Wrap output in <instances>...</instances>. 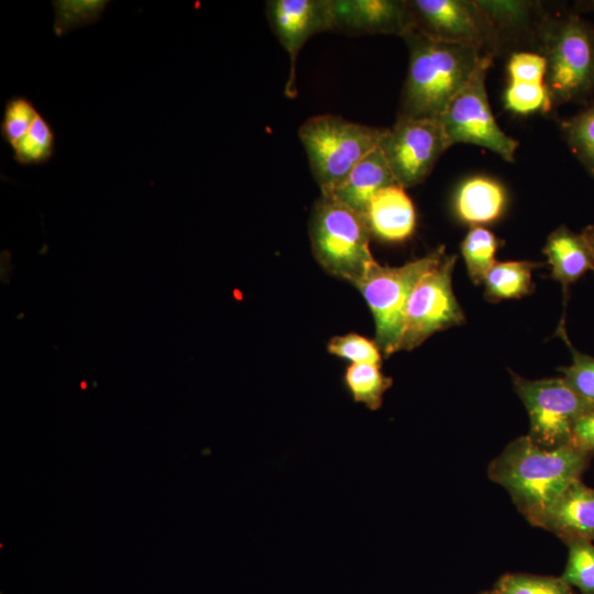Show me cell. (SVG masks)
<instances>
[{"label": "cell", "instance_id": "31", "mask_svg": "<svg viewBox=\"0 0 594 594\" xmlns=\"http://www.w3.org/2000/svg\"><path fill=\"white\" fill-rule=\"evenodd\" d=\"M330 354L342 358L351 364H375L381 366V350L375 341L356 333L337 336L329 340Z\"/></svg>", "mask_w": 594, "mask_h": 594}, {"label": "cell", "instance_id": "25", "mask_svg": "<svg viewBox=\"0 0 594 594\" xmlns=\"http://www.w3.org/2000/svg\"><path fill=\"white\" fill-rule=\"evenodd\" d=\"M557 336L568 345L572 354V363L560 366L558 371L566 385L586 404L594 406V356L576 350L570 342L564 328V320L557 329Z\"/></svg>", "mask_w": 594, "mask_h": 594}, {"label": "cell", "instance_id": "16", "mask_svg": "<svg viewBox=\"0 0 594 594\" xmlns=\"http://www.w3.org/2000/svg\"><path fill=\"white\" fill-rule=\"evenodd\" d=\"M365 219L371 233L387 242L408 239L416 227L414 204L398 184L380 190L372 198Z\"/></svg>", "mask_w": 594, "mask_h": 594}, {"label": "cell", "instance_id": "36", "mask_svg": "<svg viewBox=\"0 0 594 594\" xmlns=\"http://www.w3.org/2000/svg\"><path fill=\"white\" fill-rule=\"evenodd\" d=\"M587 8H590L593 12H594V1H590L587 2V4H585Z\"/></svg>", "mask_w": 594, "mask_h": 594}, {"label": "cell", "instance_id": "27", "mask_svg": "<svg viewBox=\"0 0 594 594\" xmlns=\"http://www.w3.org/2000/svg\"><path fill=\"white\" fill-rule=\"evenodd\" d=\"M38 114L34 103L24 96L15 95L7 100L0 132L11 148L24 138Z\"/></svg>", "mask_w": 594, "mask_h": 594}, {"label": "cell", "instance_id": "24", "mask_svg": "<svg viewBox=\"0 0 594 594\" xmlns=\"http://www.w3.org/2000/svg\"><path fill=\"white\" fill-rule=\"evenodd\" d=\"M55 132L40 113L29 132L12 148L13 160L22 166L41 165L54 155Z\"/></svg>", "mask_w": 594, "mask_h": 594}, {"label": "cell", "instance_id": "32", "mask_svg": "<svg viewBox=\"0 0 594 594\" xmlns=\"http://www.w3.org/2000/svg\"><path fill=\"white\" fill-rule=\"evenodd\" d=\"M509 82L544 84L547 63L534 51L514 52L508 61Z\"/></svg>", "mask_w": 594, "mask_h": 594}, {"label": "cell", "instance_id": "2", "mask_svg": "<svg viewBox=\"0 0 594 594\" xmlns=\"http://www.w3.org/2000/svg\"><path fill=\"white\" fill-rule=\"evenodd\" d=\"M591 457L571 444L544 449L521 436L509 442L488 465V477L503 486L527 520L554 502L581 479Z\"/></svg>", "mask_w": 594, "mask_h": 594}, {"label": "cell", "instance_id": "34", "mask_svg": "<svg viewBox=\"0 0 594 594\" xmlns=\"http://www.w3.org/2000/svg\"><path fill=\"white\" fill-rule=\"evenodd\" d=\"M582 234L584 235L590 246L592 258H593V271H594V224L586 226L583 229Z\"/></svg>", "mask_w": 594, "mask_h": 594}, {"label": "cell", "instance_id": "13", "mask_svg": "<svg viewBox=\"0 0 594 594\" xmlns=\"http://www.w3.org/2000/svg\"><path fill=\"white\" fill-rule=\"evenodd\" d=\"M331 32L346 35L394 34L413 28L407 0H330Z\"/></svg>", "mask_w": 594, "mask_h": 594}, {"label": "cell", "instance_id": "17", "mask_svg": "<svg viewBox=\"0 0 594 594\" xmlns=\"http://www.w3.org/2000/svg\"><path fill=\"white\" fill-rule=\"evenodd\" d=\"M397 184L383 151L378 146L358 163L329 197L365 216L372 198L382 189ZM323 196V195H322Z\"/></svg>", "mask_w": 594, "mask_h": 594}, {"label": "cell", "instance_id": "15", "mask_svg": "<svg viewBox=\"0 0 594 594\" xmlns=\"http://www.w3.org/2000/svg\"><path fill=\"white\" fill-rule=\"evenodd\" d=\"M528 521L553 532L564 542L570 539L594 542V488L586 486L581 479L575 480Z\"/></svg>", "mask_w": 594, "mask_h": 594}, {"label": "cell", "instance_id": "28", "mask_svg": "<svg viewBox=\"0 0 594 594\" xmlns=\"http://www.w3.org/2000/svg\"><path fill=\"white\" fill-rule=\"evenodd\" d=\"M108 3V1L102 0L53 1L55 9V34L62 36L72 29L95 23Z\"/></svg>", "mask_w": 594, "mask_h": 594}, {"label": "cell", "instance_id": "35", "mask_svg": "<svg viewBox=\"0 0 594 594\" xmlns=\"http://www.w3.org/2000/svg\"><path fill=\"white\" fill-rule=\"evenodd\" d=\"M480 594H497V592H496L495 588H493V590H490V591L482 592Z\"/></svg>", "mask_w": 594, "mask_h": 594}, {"label": "cell", "instance_id": "14", "mask_svg": "<svg viewBox=\"0 0 594 594\" xmlns=\"http://www.w3.org/2000/svg\"><path fill=\"white\" fill-rule=\"evenodd\" d=\"M490 20L501 42L503 52L513 47L539 51L542 24L548 11L538 1L476 0Z\"/></svg>", "mask_w": 594, "mask_h": 594}, {"label": "cell", "instance_id": "22", "mask_svg": "<svg viewBox=\"0 0 594 594\" xmlns=\"http://www.w3.org/2000/svg\"><path fill=\"white\" fill-rule=\"evenodd\" d=\"M560 130L573 155L594 178V102L562 120Z\"/></svg>", "mask_w": 594, "mask_h": 594}, {"label": "cell", "instance_id": "29", "mask_svg": "<svg viewBox=\"0 0 594 594\" xmlns=\"http://www.w3.org/2000/svg\"><path fill=\"white\" fill-rule=\"evenodd\" d=\"M497 594H573L560 578L508 573L494 587Z\"/></svg>", "mask_w": 594, "mask_h": 594}, {"label": "cell", "instance_id": "30", "mask_svg": "<svg viewBox=\"0 0 594 594\" xmlns=\"http://www.w3.org/2000/svg\"><path fill=\"white\" fill-rule=\"evenodd\" d=\"M504 102L506 109L519 114L548 112L553 108L544 84L509 82Z\"/></svg>", "mask_w": 594, "mask_h": 594}, {"label": "cell", "instance_id": "8", "mask_svg": "<svg viewBox=\"0 0 594 594\" xmlns=\"http://www.w3.org/2000/svg\"><path fill=\"white\" fill-rule=\"evenodd\" d=\"M510 374L515 392L529 416L531 440L544 449L570 444L575 421L592 406L562 377L527 380L512 371Z\"/></svg>", "mask_w": 594, "mask_h": 594}, {"label": "cell", "instance_id": "20", "mask_svg": "<svg viewBox=\"0 0 594 594\" xmlns=\"http://www.w3.org/2000/svg\"><path fill=\"white\" fill-rule=\"evenodd\" d=\"M541 263L530 261L496 262L484 278L490 301L520 298L532 289L531 272Z\"/></svg>", "mask_w": 594, "mask_h": 594}, {"label": "cell", "instance_id": "26", "mask_svg": "<svg viewBox=\"0 0 594 594\" xmlns=\"http://www.w3.org/2000/svg\"><path fill=\"white\" fill-rule=\"evenodd\" d=\"M568 560L560 579L582 594H594V542L586 539H570Z\"/></svg>", "mask_w": 594, "mask_h": 594}, {"label": "cell", "instance_id": "10", "mask_svg": "<svg viewBox=\"0 0 594 594\" xmlns=\"http://www.w3.org/2000/svg\"><path fill=\"white\" fill-rule=\"evenodd\" d=\"M413 28L425 35L476 48L494 58L504 54L490 20L476 0H407Z\"/></svg>", "mask_w": 594, "mask_h": 594}, {"label": "cell", "instance_id": "18", "mask_svg": "<svg viewBox=\"0 0 594 594\" xmlns=\"http://www.w3.org/2000/svg\"><path fill=\"white\" fill-rule=\"evenodd\" d=\"M543 253L551 266L552 277L563 288L564 306L568 288L587 271H593V258L590 246L581 233L562 224L547 238Z\"/></svg>", "mask_w": 594, "mask_h": 594}, {"label": "cell", "instance_id": "1", "mask_svg": "<svg viewBox=\"0 0 594 594\" xmlns=\"http://www.w3.org/2000/svg\"><path fill=\"white\" fill-rule=\"evenodd\" d=\"M403 40L409 63L397 118L439 120L483 62L491 58L476 48L431 38L415 28Z\"/></svg>", "mask_w": 594, "mask_h": 594}, {"label": "cell", "instance_id": "7", "mask_svg": "<svg viewBox=\"0 0 594 594\" xmlns=\"http://www.w3.org/2000/svg\"><path fill=\"white\" fill-rule=\"evenodd\" d=\"M492 58H486L470 81L449 103L439 121L450 146L468 143L487 148L513 163L518 142L497 124L490 107L485 78Z\"/></svg>", "mask_w": 594, "mask_h": 594}, {"label": "cell", "instance_id": "3", "mask_svg": "<svg viewBox=\"0 0 594 594\" xmlns=\"http://www.w3.org/2000/svg\"><path fill=\"white\" fill-rule=\"evenodd\" d=\"M552 107L585 102L594 94V24L576 12H548L539 40Z\"/></svg>", "mask_w": 594, "mask_h": 594}, {"label": "cell", "instance_id": "19", "mask_svg": "<svg viewBox=\"0 0 594 594\" xmlns=\"http://www.w3.org/2000/svg\"><path fill=\"white\" fill-rule=\"evenodd\" d=\"M506 204V193L497 180L474 176L458 188L454 208L458 217L466 223L477 226L495 221Z\"/></svg>", "mask_w": 594, "mask_h": 594}, {"label": "cell", "instance_id": "11", "mask_svg": "<svg viewBox=\"0 0 594 594\" xmlns=\"http://www.w3.org/2000/svg\"><path fill=\"white\" fill-rule=\"evenodd\" d=\"M380 147L395 182L408 188L427 178L450 144L439 120L397 118Z\"/></svg>", "mask_w": 594, "mask_h": 594}, {"label": "cell", "instance_id": "23", "mask_svg": "<svg viewBox=\"0 0 594 594\" xmlns=\"http://www.w3.org/2000/svg\"><path fill=\"white\" fill-rule=\"evenodd\" d=\"M498 246L499 240L483 227H473L468 232L461 243V253L473 283L484 282L486 274L496 263L495 253Z\"/></svg>", "mask_w": 594, "mask_h": 594}, {"label": "cell", "instance_id": "12", "mask_svg": "<svg viewBox=\"0 0 594 594\" xmlns=\"http://www.w3.org/2000/svg\"><path fill=\"white\" fill-rule=\"evenodd\" d=\"M268 24L289 57L285 96L295 98L296 63L305 43L314 35L331 31L330 0H268Z\"/></svg>", "mask_w": 594, "mask_h": 594}, {"label": "cell", "instance_id": "5", "mask_svg": "<svg viewBox=\"0 0 594 594\" xmlns=\"http://www.w3.org/2000/svg\"><path fill=\"white\" fill-rule=\"evenodd\" d=\"M383 132L334 114L315 116L300 125L298 136L321 195L331 194L378 146Z\"/></svg>", "mask_w": 594, "mask_h": 594}, {"label": "cell", "instance_id": "21", "mask_svg": "<svg viewBox=\"0 0 594 594\" xmlns=\"http://www.w3.org/2000/svg\"><path fill=\"white\" fill-rule=\"evenodd\" d=\"M343 381L352 399L371 410L382 406L385 392L393 385L392 377L384 375L375 364H350Z\"/></svg>", "mask_w": 594, "mask_h": 594}, {"label": "cell", "instance_id": "9", "mask_svg": "<svg viewBox=\"0 0 594 594\" xmlns=\"http://www.w3.org/2000/svg\"><path fill=\"white\" fill-rule=\"evenodd\" d=\"M457 255L443 258L416 283L407 302L400 350H414L433 333L464 322L453 294L452 273Z\"/></svg>", "mask_w": 594, "mask_h": 594}, {"label": "cell", "instance_id": "6", "mask_svg": "<svg viewBox=\"0 0 594 594\" xmlns=\"http://www.w3.org/2000/svg\"><path fill=\"white\" fill-rule=\"evenodd\" d=\"M444 255V245H440L402 266L391 267L374 261L354 285L372 311L375 342L385 356L399 351L406 307L416 283Z\"/></svg>", "mask_w": 594, "mask_h": 594}, {"label": "cell", "instance_id": "4", "mask_svg": "<svg viewBox=\"0 0 594 594\" xmlns=\"http://www.w3.org/2000/svg\"><path fill=\"white\" fill-rule=\"evenodd\" d=\"M365 216L329 196H320L309 219L312 254L337 278L355 285L375 261Z\"/></svg>", "mask_w": 594, "mask_h": 594}, {"label": "cell", "instance_id": "33", "mask_svg": "<svg viewBox=\"0 0 594 594\" xmlns=\"http://www.w3.org/2000/svg\"><path fill=\"white\" fill-rule=\"evenodd\" d=\"M570 444L590 457L594 455V406L575 421Z\"/></svg>", "mask_w": 594, "mask_h": 594}]
</instances>
